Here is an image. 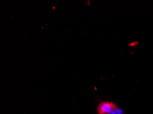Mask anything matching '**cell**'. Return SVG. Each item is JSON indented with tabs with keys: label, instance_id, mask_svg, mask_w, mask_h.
I'll list each match as a JSON object with an SVG mask.
<instances>
[{
	"label": "cell",
	"instance_id": "cell-3",
	"mask_svg": "<svg viewBox=\"0 0 153 114\" xmlns=\"http://www.w3.org/2000/svg\"><path fill=\"white\" fill-rule=\"evenodd\" d=\"M116 109H117V108H116ZM116 109H113V110L112 111H111V112L109 114H116V111H115V110H116Z\"/></svg>",
	"mask_w": 153,
	"mask_h": 114
},
{
	"label": "cell",
	"instance_id": "cell-1",
	"mask_svg": "<svg viewBox=\"0 0 153 114\" xmlns=\"http://www.w3.org/2000/svg\"><path fill=\"white\" fill-rule=\"evenodd\" d=\"M116 106H115L113 103L104 102L100 104L98 107V111L100 114H109L113 109H116Z\"/></svg>",
	"mask_w": 153,
	"mask_h": 114
},
{
	"label": "cell",
	"instance_id": "cell-2",
	"mask_svg": "<svg viewBox=\"0 0 153 114\" xmlns=\"http://www.w3.org/2000/svg\"><path fill=\"white\" fill-rule=\"evenodd\" d=\"M116 113L117 114H122L123 113V110L122 109H116Z\"/></svg>",
	"mask_w": 153,
	"mask_h": 114
}]
</instances>
